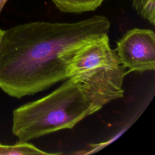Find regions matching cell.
<instances>
[{
    "mask_svg": "<svg viewBox=\"0 0 155 155\" xmlns=\"http://www.w3.org/2000/svg\"><path fill=\"white\" fill-rule=\"evenodd\" d=\"M104 15L74 22L35 21L5 30L0 43V88L21 98L67 79L70 50L108 35Z\"/></svg>",
    "mask_w": 155,
    "mask_h": 155,
    "instance_id": "obj_1",
    "label": "cell"
},
{
    "mask_svg": "<svg viewBox=\"0 0 155 155\" xmlns=\"http://www.w3.org/2000/svg\"><path fill=\"white\" fill-rule=\"evenodd\" d=\"M128 72L155 70V33L150 29L134 28L118 41L115 49Z\"/></svg>",
    "mask_w": 155,
    "mask_h": 155,
    "instance_id": "obj_3",
    "label": "cell"
},
{
    "mask_svg": "<svg viewBox=\"0 0 155 155\" xmlns=\"http://www.w3.org/2000/svg\"><path fill=\"white\" fill-rule=\"evenodd\" d=\"M59 154L61 153L44 151L27 142L19 141L12 145L0 144V155H54Z\"/></svg>",
    "mask_w": 155,
    "mask_h": 155,
    "instance_id": "obj_5",
    "label": "cell"
},
{
    "mask_svg": "<svg viewBox=\"0 0 155 155\" xmlns=\"http://www.w3.org/2000/svg\"><path fill=\"white\" fill-rule=\"evenodd\" d=\"M137 13L152 25H155V0H131Z\"/></svg>",
    "mask_w": 155,
    "mask_h": 155,
    "instance_id": "obj_6",
    "label": "cell"
},
{
    "mask_svg": "<svg viewBox=\"0 0 155 155\" xmlns=\"http://www.w3.org/2000/svg\"><path fill=\"white\" fill-rule=\"evenodd\" d=\"M4 31H5V30H2V29L0 28V43H1V39H2V36H3V35H4Z\"/></svg>",
    "mask_w": 155,
    "mask_h": 155,
    "instance_id": "obj_8",
    "label": "cell"
},
{
    "mask_svg": "<svg viewBox=\"0 0 155 155\" xmlns=\"http://www.w3.org/2000/svg\"><path fill=\"white\" fill-rule=\"evenodd\" d=\"M127 73L122 67L84 73L13 111V134L20 142L73 128L105 105L122 97Z\"/></svg>",
    "mask_w": 155,
    "mask_h": 155,
    "instance_id": "obj_2",
    "label": "cell"
},
{
    "mask_svg": "<svg viewBox=\"0 0 155 155\" xmlns=\"http://www.w3.org/2000/svg\"><path fill=\"white\" fill-rule=\"evenodd\" d=\"M62 12L81 13L94 11L104 0H51Z\"/></svg>",
    "mask_w": 155,
    "mask_h": 155,
    "instance_id": "obj_4",
    "label": "cell"
},
{
    "mask_svg": "<svg viewBox=\"0 0 155 155\" xmlns=\"http://www.w3.org/2000/svg\"><path fill=\"white\" fill-rule=\"evenodd\" d=\"M8 0H0V14L1 13V11L2 8H4L5 3L7 2Z\"/></svg>",
    "mask_w": 155,
    "mask_h": 155,
    "instance_id": "obj_7",
    "label": "cell"
}]
</instances>
